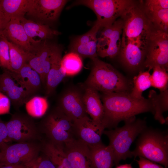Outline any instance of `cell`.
<instances>
[{"mask_svg":"<svg viewBox=\"0 0 168 168\" xmlns=\"http://www.w3.org/2000/svg\"><path fill=\"white\" fill-rule=\"evenodd\" d=\"M61 66L66 75H73L79 73L83 67L82 58L72 52L65 54L62 58Z\"/></svg>","mask_w":168,"mask_h":168,"instance_id":"f546056e","label":"cell"},{"mask_svg":"<svg viewBox=\"0 0 168 168\" xmlns=\"http://www.w3.org/2000/svg\"><path fill=\"white\" fill-rule=\"evenodd\" d=\"M0 67H1L0 66Z\"/></svg>","mask_w":168,"mask_h":168,"instance_id":"bcb514c9","label":"cell"},{"mask_svg":"<svg viewBox=\"0 0 168 168\" xmlns=\"http://www.w3.org/2000/svg\"><path fill=\"white\" fill-rule=\"evenodd\" d=\"M103 105L104 128L113 129L122 121L147 112L154 114L152 104L148 99H139L131 96L130 92L102 93L100 96Z\"/></svg>","mask_w":168,"mask_h":168,"instance_id":"6da1fadb","label":"cell"},{"mask_svg":"<svg viewBox=\"0 0 168 168\" xmlns=\"http://www.w3.org/2000/svg\"><path fill=\"white\" fill-rule=\"evenodd\" d=\"M20 17L12 19L3 30L2 35L8 41L31 53L35 49V45L32 44L26 34L21 23Z\"/></svg>","mask_w":168,"mask_h":168,"instance_id":"ac0fdd59","label":"cell"},{"mask_svg":"<svg viewBox=\"0 0 168 168\" xmlns=\"http://www.w3.org/2000/svg\"><path fill=\"white\" fill-rule=\"evenodd\" d=\"M62 50L58 45L52 56L50 69L46 78L45 87L47 96H51L57 87L66 76L61 64Z\"/></svg>","mask_w":168,"mask_h":168,"instance_id":"603a6c76","label":"cell"},{"mask_svg":"<svg viewBox=\"0 0 168 168\" xmlns=\"http://www.w3.org/2000/svg\"><path fill=\"white\" fill-rule=\"evenodd\" d=\"M89 147L90 161L93 168H112L114 157L108 145L102 143Z\"/></svg>","mask_w":168,"mask_h":168,"instance_id":"d4e9b609","label":"cell"},{"mask_svg":"<svg viewBox=\"0 0 168 168\" xmlns=\"http://www.w3.org/2000/svg\"><path fill=\"white\" fill-rule=\"evenodd\" d=\"M11 103L8 97L0 92V115L10 113Z\"/></svg>","mask_w":168,"mask_h":168,"instance_id":"f35d334b","label":"cell"},{"mask_svg":"<svg viewBox=\"0 0 168 168\" xmlns=\"http://www.w3.org/2000/svg\"><path fill=\"white\" fill-rule=\"evenodd\" d=\"M153 72L150 75L151 86L162 91L167 89L168 74L167 70L159 66H156L152 69Z\"/></svg>","mask_w":168,"mask_h":168,"instance_id":"d6a6232c","label":"cell"},{"mask_svg":"<svg viewBox=\"0 0 168 168\" xmlns=\"http://www.w3.org/2000/svg\"><path fill=\"white\" fill-rule=\"evenodd\" d=\"M144 10L149 21L154 27L168 32V9L152 11Z\"/></svg>","mask_w":168,"mask_h":168,"instance_id":"1f68e13d","label":"cell"},{"mask_svg":"<svg viewBox=\"0 0 168 168\" xmlns=\"http://www.w3.org/2000/svg\"><path fill=\"white\" fill-rule=\"evenodd\" d=\"M20 20L30 42L34 45L61 34L60 32L52 29L47 25L35 22L24 16L21 17Z\"/></svg>","mask_w":168,"mask_h":168,"instance_id":"7402d4cb","label":"cell"},{"mask_svg":"<svg viewBox=\"0 0 168 168\" xmlns=\"http://www.w3.org/2000/svg\"><path fill=\"white\" fill-rule=\"evenodd\" d=\"M137 161L139 168H165L152 161L142 157Z\"/></svg>","mask_w":168,"mask_h":168,"instance_id":"ab89813d","label":"cell"},{"mask_svg":"<svg viewBox=\"0 0 168 168\" xmlns=\"http://www.w3.org/2000/svg\"><path fill=\"white\" fill-rule=\"evenodd\" d=\"M34 162L27 164H23L9 165L0 164V168H30Z\"/></svg>","mask_w":168,"mask_h":168,"instance_id":"b9f144b4","label":"cell"},{"mask_svg":"<svg viewBox=\"0 0 168 168\" xmlns=\"http://www.w3.org/2000/svg\"><path fill=\"white\" fill-rule=\"evenodd\" d=\"M100 30V26L95 23L93 26L89 31L81 35L75 37L72 40L70 44H82L97 40V35Z\"/></svg>","mask_w":168,"mask_h":168,"instance_id":"d590c367","label":"cell"},{"mask_svg":"<svg viewBox=\"0 0 168 168\" xmlns=\"http://www.w3.org/2000/svg\"><path fill=\"white\" fill-rule=\"evenodd\" d=\"M124 121L122 127L103 132L109 139L108 146L113 152L114 163L116 165L122 160L133 157L130 147L137 137L147 127L144 120L136 119L135 117Z\"/></svg>","mask_w":168,"mask_h":168,"instance_id":"3957f363","label":"cell"},{"mask_svg":"<svg viewBox=\"0 0 168 168\" xmlns=\"http://www.w3.org/2000/svg\"><path fill=\"white\" fill-rule=\"evenodd\" d=\"M25 107L29 115L33 118H40L45 115L49 104L46 97L35 96L26 103Z\"/></svg>","mask_w":168,"mask_h":168,"instance_id":"83f0119b","label":"cell"},{"mask_svg":"<svg viewBox=\"0 0 168 168\" xmlns=\"http://www.w3.org/2000/svg\"><path fill=\"white\" fill-rule=\"evenodd\" d=\"M153 109L155 119L158 120L161 124L166 122L163 114L168 109V89L160 91L157 94L154 90H150L148 96Z\"/></svg>","mask_w":168,"mask_h":168,"instance_id":"484cf974","label":"cell"},{"mask_svg":"<svg viewBox=\"0 0 168 168\" xmlns=\"http://www.w3.org/2000/svg\"><path fill=\"white\" fill-rule=\"evenodd\" d=\"M42 143L36 141L6 144L0 148V164H30L33 163L39 156Z\"/></svg>","mask_w":168,"mask_h":168,"instance_id":"9c48e42d","label":"cell"},{"mask_svg":"<svg viewBox=\"0 0 168 168\" xmlns=\"http://www.w3.org/2000/svg\"><path fill=\"white\" fill-rule=\"evenodd\" d=\"M63 149L72 168H93L88 146L74 139L64 144Z\"/></svg>","mask_w":168,"mask_h":168,"instance_id":"d6986e66","label":"cell"},{"mask_svg":"<svg viewBox=\"0 0 168 168\" xmlns=\"http://www.w3.org/2000/svg\"><path fill=\"white\" fill-rule=\"evenodd\" d=\"M8 142H21L41 139L40 133L33 118L28 114L16 112L6 122Z\"/></svg>","mask_w":168,"mask_h":168,"instance_id":"30bf717a","label":"cell"},{"mask_svg":"<svg viewBox=\"0 0 168 168\" xmlns=\"http://www.w3.org/2000/svg\"><path fill=\"white\" fill-rule=\"evenodd\" d=\"M58 45L44 40L35 45L27 63L40 76L45 88L46 78L50 68L53 54Z\"/></svg>","mask_w":168,"mask_h":168,"instance_id":"7c38bea8","label":"cell"},{"mask_svg":"<svg viewBox=\"0 0 168 168\" xmlns=\"http://www.w3.org/2000/svg\"><path fill=\"white\" fill-rule=\"evenodd\" d=\"M83 92L76 88L65 90L60 97L57 106L74 121L88 116L83 102Z\"/></svg>","mask_w":168,"mask_h":168,"instance_id":"2e32d148","label":"cell"},{"mask_svg":"<svg viewBox=\"0 0 168 168\" xmlns=\"http://www.w3.org/2000/svg\"><path fill=\"white\" fill-rule=\"evenodd\" d=\"M2 30L1 29L0 27V37H1L2 35Z\"/></svg>","mask_w":168,"mask_h":168,"instance_id":"ee69618b","label":"cell"},{"mask_svg":"<svg viewBox=\"0 0 168 168\" xmlns=\"http://www.w3.org/2000/svg\"><path fill=\"white\" fill-rule=\"evenodd\" d=\"M9 46L11 72H17L27 62L30 53L7 40Z\"/></svg>","mask_w":168,"mask_h":168,"instance_id":"4316f807","label":"cell"},{"mask_svg":"<svg viewBox=\"0 0 168 168\" xmlns=\"http://www.w3.org/2000/svg\"><path fill=\"white\" fill-rule=\"evenodd\" d=\"M8 132L6 124L0 118V147L7 142Z\"/></svg>","mask_w":168,"mask_h":168,"instance_id":"60d3db41","label":"cell"},{"mask_svg":"<svg viewBox=\"0 0 168 168\" xmlns=\"http://www.w3.org/2000/svg\"><path fill=\"white\" fill-rule=\"evenodd\" d=\"M123 22L121 18L103 28L97 38V53L101 58H114L119 55L121 46Z\"/></svg>","mask_w":168,"mask_h":168,"instance_id":"8fae6325","label":"cell"},{"mask_svg":"<svg viewBox=\"0 0 168 168\" xmlns=\"http://www.w3.org/2000/svg\"><path fill=\"white\" fill-rule=\"evenodd\" d=\"M30 0H0V27L2 30L12 18L24 16Z\"/></svg>","mask_w":168,"mask_h":168,"instance_id":"cb8c5ba5","label":"cell"},{"mask_svg":"<svg viewBox=\"0 0 168 168\" xmlns=\"http://www.w3.org/2000/svg\"><path fill=\"white\" fill-rule=\"evenodd\" d=\"M104 130L88 116L73 121L74 139L88 147L102 143L101 136Z\"/></svg>","mask_w":168,"mask_h":168,"instance_id":"9a60e30c","label":"cell"},{"mask_svg":"<svg viewBox=\"0 0 168 168\" xmlns=\"http://www.w3.org/2000/svg\"></svg>","mask_w":168,"mask_h":168,"instance_id":"f6af8a7d","label":"cell"},{"mask_svg":"<svg viewBox=\"0 0 168 168\" xmlns=\"http://www.w3.org/2000/svg\"><path fill=\"white\" fill-rule=\"evenodd\" d=\"M0 66L11 71L9 46L7 40L4 36L0 37Z\"/></svg>","mask_w":168,"mask_h":168,"instance_id":"e575fe53","label":"cell"},{"mask_svg":"<svg viewBox=\"0 0 168 168\" xmlns=\"http://www.w3.org/2000/svg\"><path fill=\"white\" fill-rule=\"evenodd\" d=\"M46 140L57 146H63L74 139L73 121L58 106L43 116L37 124Z\"/></svg>","mask_w":168,"mask_h":168,"instance_id":"5b68a950","label":"cell"},{"mask_svg":"<svg viewBox=\"0 0 168 168\" xmlns=\"http://www.w3.org/2000/svg\"><path fill=\"white\" fill-rule=\"evenodd\" d=\"M116 168H132L130 164H126L118 166Z\"/></svg>","mask_w":168,"mask_h":168,"instance_id":"7bdbcfd3","label":"cell"},{"mask_svg":"<svg viewBox=\"0 0 168 168\" xmlns=\"http://www.w3.org/2000/svg\"><path fill=\"white\" fill-rule=\"evenodd\" d=\"M0 92L8 97L17 110L33 97L17 83L10 71L6 69L0 74Z\"/></svg>","mask_w":168,"mask_h":168,"instance_id":"e0dca14e","label":"cell"},{"mask_svg":"<svg viewBox=\"0 0 168 168\" xmlns=\"http://www.w3.org/2000/svg\"><path fill=\"white\" fill-rule=\"evenodd\" d=\"M156 66L168 70V33L152 25L144 67L148 68L149 71Z\"/></svg>","mask_w":168,"mask_h":168,"instance_id":"ba28073f","label":"cell"},{"mask_svg":"<svg viewBox=\"0 0 168 168\" xmlns=\"http://www.w3.org/2000/svg\"><path fill=\"white\" fill-rule=\"evenodd\" d=\"M147 45L144 41L121 40L119 55L128 70L133 72L143 71Z\"/></svg>","mask_w":168,"mask_h":168,"instance_id":"4fadbf2b","label":"cell"},{"mask_svg":"<svg viewBox=\"0 0 168 168\" xmlns=\"http://www.w3.org/2000/svg\"><path fill=\"white\" fill-rule=\"evenodd\" d=\"M49 158L56 168H72L63 149L54 150L49 153Z\"/></svg>","mask_w":168,"mask_h":168,"instance_id":"836d02e7","label":"cell"},{"mask_svg":"<svg viewBox=\"0 0 168 168\" xmlns=\"http://www.w3.org/2000/svg\"><path fill=\"white\" fill-rule=\"evenodd\" d=\"M91 60V71L84 86L102 93L130 92L129 81L112 65L98 57Z\"/></svg>","mask_w":168,"mask_h":168,"instance_id":"7a4b0ae2","label":"cell"},{"mask_svg":"<svg viewBox=\"0 0 168 168\" xmlns=\"http://www.w3.org/2000/svg\"><path fill=\"white\" fill-rule=\"evenodd\" d=\"M97 40L82 44H70V52L74 53L82 58H89L92 59L98 57L97 54Z\"/></svg>","mask_w":168,"mask_h":168,"instance_id":"4dcf8cb0","label":"cell"},{"mask_svg":"<svg viewBox=\"0 0 168 168\" xmlns=\"http://www.w3.org/2000/svg\"><path fill=\"white\" fill-rule=\"evenodd\" d=\"M120 18L123 22L122 38L130 39L147 35L152 24L143 9L142 1L134 2L124 13Z\"/></svg>","mask_w":168,"mask_h":168,"instance_id":"52a82bcc","label":"cell"},{"mask_svg":"<svg viewBox=\"0 0 168 168\" xmlns=\"http://www.w3.org/2000/svg\"><path fill=\"white\" fill-rule=\"evenodd\" d=\"M150 74L149 71H141L133 78V86L130 94L132 97L139 99L144 97L143 92L151 86Z\"/></svg>","mask_w":168,"mask_h":168,"instance_id":"f1b7e54d","label":"cell"},{"mask_svg":"<svg viewBox=\"0 0 168 168\" xmlns=\"http://www.w3.org/2000/svg\"><path fill=\"white\" fill-rule=\"evenodd\" d=\"M132 156L142 157L168 166V135L166 133L147 127L139 135Z\"/></svg>","mask_w":168,"mask_h":168,"instance_id":"277c9868","label":"cell"},{"mask_svg":"<svg viewBox=\"0 0 168 168\" xmlns=\"http://www.w3.org/2000/svg\"><path fill=\"white\" fill-rule=\"evenodd\" d=\"M144 9L152 11L168 9V0H147L142 1Z\"/></svg>","mask_w":168,"mask_h":168,"instance_id":"8d00e7d4","label":"cell"},{"mask_svg":"<svg viewBox=\"0 0 168 168\" xmlns=\"http://www.w3.org/2000/svg\"><path fill=\"white\" fill-rule=\"evenodd\" d=\"M83 89L82 99L86 113L94 122L104 130L102 124L104 108L98 92L84 85Z\"/></svg>","mask_w":168,"mask_h":168,"instance_id":"44dd1931","label":"cell"},{"mask_svg":"<svg viewBox=\"0 0 168 168\" xmlns=\"http://www.w3.org/2000/svg\"><path fill=\"white\" fill-rule=\"evenodd\" d=\"M10 72L17 83L32 97L35 96L43 86L40 76L27 63L17 72Z\"/></svg>","mask_w":168,"mask_h":168,"instance_id":"ffe728a7","label":"cell"},{"mask_svg":"<svg viewBox=\"0 0 168 168\" xmlns=\"http://www.w3.org/2000/svg\"><path fill=\"white\" fill-rule=\"evenodd\" d=\"M131 0H81L74 2L68 8L83 5L92 10L97 17L95 23L100 29L112 25L134 2Z\"/></svg>","mask_w":168,"mask_h":168,"instance_id":"8992f818","label":"cell"},{"mask_svg":"<svg viewBox=\"0 0 168 168\" xmlns=\"http://www.w3.org/2000/svg\"><path fill=\"white\" fill-rule=\"evenodd\" d=\"M68 2L65 0H30L26 14L44 22H54L58 19Z\"/></svg>","mask_w":168,"mask_h":168,"instance_id":"5bb4252c","label":"cell"},{"mask_svg":"<svg viewBox=\"0 0 168 168\" xmlns=\"http://www.w3.org/2000/svg\"><path fill=\"white\" fill-rule=\"evenodd\" d=\"M30 168H56L51 161L44 155L39 156Z\"/></svg>","mask_w":168,"mask_h":168,"instance_id":"74e56055","label":"cell"}]
</instances>
